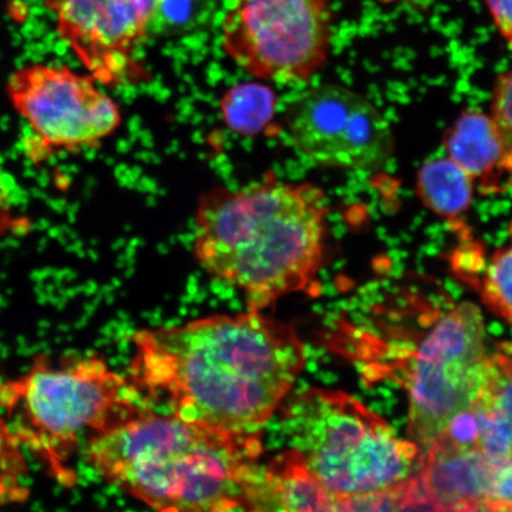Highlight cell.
<instances>
[{
    "instance_id": "cell-19",
    "label": "cell",
    "mask_w": 512,
    "mask_h": 512,
    "mask_svg": "<svg viewBox=\"0 0 512 512\" xmlns=\"http://www.w3.org/2000/svg\"><path fill=\"white\" fill-rule=\"evenodd\" d=\"M215 0H160L151 32L177 35L200 27L213 10Z\"/></svg>"
},
{
    "instance_id": "cell-5",
    "label": "cell",
    "mask_w": 512,
    "mask_h": 512,
    "mask_svg": "<svg viewBox=\"0 0 512 512\" xmlns=\"http://www.w3.org/2000/svg\"><path fill=\"white\" fill-rule=\"evenodd\" d=\"M281 426L292 448L332 494H375L419 472L420 447L341 390L309 388L287 400Z\"/></svg>"
},
{
    "instance_id": "cell-11",
    "label": "cell",
    "mask_w": 512,
    "mask_h": 512,
    "mask_svg": "<svg viewBox=\"0 0 512 512\" xmlns=\"http://www.w3.org/2000/svg\"><path fill=\"white\" fill-rule=\"evenodd\" d=\"M499 458L441 434L422 453L418 473L433 509L489 511Z\"/></svg>"
},
{
    "instance_id": "cell-16",
    "label": "cell",
    "mask_w": 512,
    "mask_h": 512,
    "mask_svg": "<svg viewBox=\"0 0 512 512\" xmlns=\"http://www.w3.org/2000/svg\"><path fill=\"white\" fill-rule=\"evenodd\" d=\"M476 184L451 158L421 166L416 192L422 203L441 219L456 220L470 209Z\"/></svg>"
},
{
    "instance_id": "cell-3",
    "label": "cell",
    "mask_w": 512,
    "mask_h": 512,
    "mask_svg": "<svg viewBox=\"0 0 512 512\" xmlns=\"http://www.w3.org/2000/svg\"><path fill=\"white\" fill-rule=\"evenodd\" d=\"M260 454V437L143 412L92 434L86 447L102 479L159 511L245 510L243 484Z\"/></svg>"
},
{
    "instance_id": "cell-8",
    "label": "cell",
    "mask_w": 512,
    "mask_h": 512,
    "mask_svg": "<svg viewBox=\"0 0 512 512\" xmlns=\"http://www.w3.org/2000/svg\"><path fill=\"white\" fill-rule=\"evenodd\" d=\"M98 85L91 74L36 62L11 73L6 94L38 147L76 153L98 149L123 124L119 105Z\"/></svg>"
},
{
    "instance_id": "cell-13",
    "label": "cell",
    "mask_w": 512,
    "mask_h": 512,
    "mask_svg": "<svg viewBox=\"0 0 512 512\" xmlns=\"http://www.w3.org/2000/svg\"><path fill=\"white\" fill-rule=\"evenodd\" d=\"M243 504L252 511H339V498L292 447L266 466H253L243 484Z\"/></svg>"
},
{
    "instance_id": "cell-4",
    "label": "cell",
    "mask_w": 512,
    "mask_h": 512,
    "mask_svg": "<svg viewBox=\"0 0 512 512\" xmlns=\"http://www.w3.org/2000/svg\"><path fill=\"white\" fill-rule=\"evenodd\" d=\"M136 390L95 356L54 367L38 357L27 373L0 383V415L19 443L62 485L75 483L69 462L87 431L102 432L142 412Z\"/></svg>"
},
{
    "instance_id": "cell-2",
    "label": "cell",
    "mask_w": 512,
    "mask_h": 512,
    "mask_svg": "<svg viewBox=\"0 0 512 512\" xmlns=\"http://www.w3.org/2000/svg\"><path fill=\"white\" fill-rule=\"evenodd\" d=\"M328 214L322 188L272 172L239 189L220 185L198 198L192 252L211 277L239 288L249 309L261 311L316 278Z\"/></svg>"
},
{
    "instance_id": "cell-20",
    "label": "cell",
    "mask_w": 512,
    "mask_h": 512,
    "mask_svg": "<svg viewBox=\"0 0 512 512\" xmlns=\"http://www.w3.org/2000/svg\"><path fill=\"white\" fill-rule=\"evenodd\" d=\"M490 117L502 139L505 170L512 177V70L495 82Z\"/></svg>"
},
{
    "instance_id": "cell-10",
    "label": "cell",
    "mask_w": 512,
    "mask_h": 512,
    "mask_svg": "<svg viewBox=\"0 0 512 512\" xmlns=\"http://www.w3.org/2000/svg\"><path fill=\"white\" fill-rule=\"evenodd\" d=\"M160 0H49L56 30L86 72L104 86L149 78L136 50L151 34Z\"/></svg>"
},
{
    "instance_id": "cell-7",
    "label": "cell",
    "mask_w": 512,
    "mask_h": 512,
    "mask_svg": "<svg viewBox=\"0 0 512 512\" xmlns=\"http://www.w3.org/2000/svg\"><path fill=\"white\" fill-rule=\"evenodd\" d=\"M486 358L482 311L471 303L453 307L421 342L407 379V431L422 453L469 408Z\"/></svg>"
},
{
    "instance_id": "cell-17",
    "label": "cell",
    "mask_w": 512,
    "mask_h": 512,
    "mask_svg": "<svg viewBox=\"0 0 512 512\" xmlns=\"http://www.w3.org/2000/svg\"><path fill=\"white\" fill-rule=\"evenodd\" d=\"M28 473L23 446L0 415V507L28 501L31 494Z\"/></svg>"
},
{
    "instance_id": "cell-14",
    "label": "cell",
    "mask_w": 512,
    "mask_h": 512,
    "mask_svg": "<svg viewBox=\"0 0 512 512\" xmlns=\"http://www.w3.org/2000/svg\"><path fill=\"white\" fill-rule=\"evenodd\" d=\"M447 157L457 163L485 194L504 190L511 177L504 165V149L494 120L478 110L464 112L447 131Z\"/></svg>"
},
{
    "instance_id": "cell-22",
    "label": "cell",
    "mask_w": 512,
    "mask_h": 512,
    "mask_svg": "<svg viewBox=\"0 0 512 512\" xmlns=\"http://www.w3.org/2000/svg\"><path fill=\"white\" fill-rule=\"evenodd\" d=\"M490 511H512V453L499 459Z\"/></svg>"
},
{
    "instance_id": "cell-12",
    "label": "cell",
    "mask_w": 512,
    "mask_h": 512,
    "mask_svg": "<svg viewBox=\"0 0 512 512\" xmlns=\"http://www.w3.org/2000/svg\"><path fill=\"white\" fill-rule=\"evenodd\" d=\"M443 434L494 457L512 453V347L486 358L482 380L466 412Z\"/></svg>"
},
{
    "instance_id": "cell-21",
    "label": "cell",
    "mask_w": 512,
    "mask_h": 512,
    "mask_svg": "<svg viewBox=\"0 0 512 512\" xmlns=\"http://www.w3.org/2000/svg\"><path fill=\"white\" fill-rule=\"evenodd\" d=\"M28 227V220L17 213L15 198L12 196L4 172L0 169V239Z\"/></svg>"
},
{
    "instance_id": "cell-15",
    "label": "cell",
    "mask_w": 512,
    "mask_h": 512,
    "mask_svg": "<svg viewBox=\"0 0 512 512\" xmlns=\"http://www.w3.org/2000/svg\"><path fill=\"white\" fill-rule=\"evenodd\" d=\"M279 107L277 91L268 82L253 80L235 83L219 101L223 124L243 138L266 136L275 131Z\"/></svg>"
},
{
    "instance_id": "cell-18",
    "label": "cell",
    "mask_w": 512,
    "mask_h": 512,
    "mask_svg": "<svg viewBox=\"0 0 512 512\" xmlns=\"http://www.w3.org/2000/svg\"><path fill=\"white\" fill-rule=\"evenodd\" d=\"M507 246L497 249L485 268L480 297L490 312L512 325V223Z\"/></svg>"
},
{
    "instance_id": "cell-6",
    "label": "cell",
    "mask_w": 512,
    "mask_h": 512,
    "mask_svg": "<svg viewBox=\"0 0 512 512\" xmlns=\"http://www.w3.org/2000/svg\"><path fill=\"white\" fill-rule=\"evenodd\" d=\"M329 0H235L223 18L221 47L253 79L310 81L328 61Z\"/></svg>"
},
{
    "instance_id": "cell-1",
    "label": "cell",
    "mask_w": 512,
    "mask_h": 512,
    "mask_svg": "<svg viewBox=\"0 0 512 512\" xmlns=\"http://www.w3.org/2000/svg\"><path fill=\"white\" fill-rule=\"evenodd\" d=\"M132 373L177 418L239 438L260 437L305 364L293 326L249 309L133 336Z\"/></svg>"
},
{
    "instance_id": "cell-23",
    "label": "cell",
    "mask_w": 512,
    "mask_h": 512,
    "mask_svg": "<svg viewBox=\"0 0 512 512\" xmlns=\"http://www.w3.org/2000/svg\"><path fill=\"white\" fill-rule=\"evenodd\" d=\"M486 5L499 34L512 47V0H486Z\"/></svg>"
},
{
    "instance_id": "cell-9",
    "label": "cell",
    "mask_w": 512,
    "mask_h": 512,
    "mask_svg": "<svg viewBox=\"0 0 512 512\" xmlns=\"http://www.w3.org/2000/svg\"><path fill=\"white\" fill-rule=\"evenodd\" d=\"M294 147L322 168L375 171L394 151L388 120L366 96L328 83L307 89L287 108Z\"/></svg>"
}]
</instances>
